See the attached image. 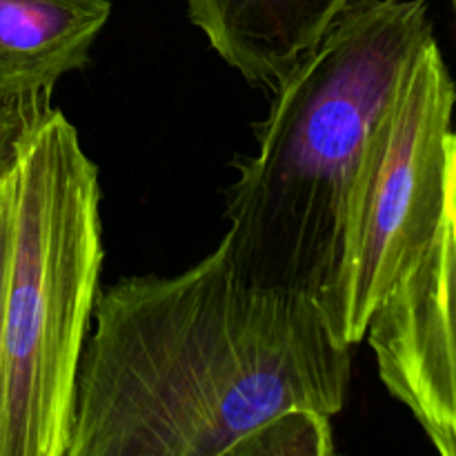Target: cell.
Instances as JSON below:
<instances>
[{"mask_svg":"<svg viewBox=\"0 0 456 456\" xmlns=\"http://www.w3.org/2000/svg\"><path fill=\"white\" fill-rule=\"evenodd\" d=\"M67 456H227L288 408L338 414L352 350L319 298L245 283L223 239L174 276L98 292Z\"/></svg>","mask_w":456,"mask_h":456,"instance_id":"1","label":"cell"},{"mask_svg":"<svg viewBox=\"0 0 456 456\" xmlns=\"http://www.w3.org/2000/svg\"><path fill=\"white\" fill-rule=\"evenodd\" d=\"M435 38L428 0H350L272 89L256 151L234 160L223 239L245 283L319 298L343 252L365 142Z\"/></svg>","mask_w":456,"mask_h":456,"instance_id":"2","label":"cell"},{"mask_svg":"<svg viewBox=\"0 0 456 456\" xmlns=\"http://www.w3.org/2000/svg\"><path fill=\"white\" fill-rule=\"evenodd\" d=\"M12 183L0 456H67L105 249L98 167L61 110L27 127Z\"/></svg>","mask_w":456,"mask_h":456,"instance_id":"3","label":"cell"},{"mask_svg":"<svg viewBox=\"0 0 456 456\" xmlns=\"http://www.w3.org/2000/svg\"><path fill=\"white\" fill-rule=\"evenodd\" d=\"M456 85L428 40L374 125L347 200L337 274L319 297L338 341L354 347L435 232Z\"/></svg>","mask_w":456,"mask_h":456,"instance_id":"4","label":"cell"},{"mask_svg":"<svg viewBox=\"0 0 456 456\" xmlns=\"http://www.w3.org/2000/svg\"><path fill=\"white\" fill-rule=\"evenodd\" d=\"M365 338L386 390L436 452L456 456V125L445 141L435 232L377 307Z\"/></svg>","mask_w":456,"mask_h":456,"instance_id":"5","label":"cell"},{"mask_svg":"<svg viewBox=\"0 0 456 456\" xmlns=\"http://www.w3.org/2000/svg\"><path fill=\"white\" fill-rule=\"evenodd\" d=\"M350 0H187L209 47L252 87L272 92Z\"/></svg>","mask_w":456,"mask_h":456,"instance_id":"6","label":"cell"},{"mask_svg":"<svg viewBox=\"0 0 456 456\" xmlns=\"http://www.w3.org/2000/svg\"><path fill=\"white\" fill-rule=\"evenodd\" d=\"M110 0H0V101L52 94L92 61Z\"/></svg>","mask_w":456,"mask_h":456,"instance_id":"7","label":"cell"},{"mask_svg":"<svg viewBox=\"0 0 456 456\" xmlns=\"http://www.w3.org/2000/svg\"><path fill=\"white\" fill-rule=\"evenodd\" d=\"M332 452V417L314 408H288L240 436L227 456H325Z\"/></svg>","mask_w":456,"mask_h":456,"instance_id":"8","label":"cell"},{"mask_svg":"<svg viewBox=\"0 0 456 456\" xmlns=\"http://www.w3.org/2000/svg\"><path fill=\"white\" fill-rule=\"evenodd\" d=\"M49 96L52 94H40L22 101H0V185L7 181L16 165L27 127L49 107Z\"/></svg>","mask_w":456,"mask_h":456,"instance_id":"9","label":"cell"},{"mask_svg":"<svg viewBox=\"0 0 456 456\" xmlns=\"http://www.w3.org/2000/svg\"><path fill=\"white\" fill-rule=\"evenodd\" d=\"M12 225H13V183H12V174H9L7 181L0 185V377H3L4 289H7L9 249H12Z\"/></svg>","mask_w":456,"mask_h":456,"instance_id":"10","label":"cell"},{"mask_svg":"<svg viewBox=\"0 0 456 456\" xmlns=\"http://www.w3.org/2000/svg\"><path fill=\"white\" fill-rule=\"evenodd\" d=\"M452 3H454V7H456V0H452Z\"/></svg>","mask_w":456,"mask_h":456,"instance_id":"11","label":"cell"}]
</instances>
